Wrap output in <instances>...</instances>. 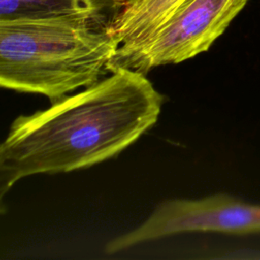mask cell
<instances>
[{"mask_svg": "<svg viewBox=\"0 0 260 260\" xmlns=\"http://www.w3.org/2000/svg\"><path fill=\"white\" fill-rule=\"evenodd\" d=\"M146 230L153 239L193 232L260 234V204L229 194L170 199L147 217Z\"/></svg>", "mask_w": 260, "mask_h": 260, "instance_id": "cell-4", "label": "cell"}, {"mask_svg": "<svg viewBox=\"0 0 260 260\" xmlns=\"http://www.w3.org/2000/svg\"><path fill=\"white\" fill-rule=\"evenodd\" d=\"M248 0H189L150 38L117 60L140 72L177 64L206 52Z\"/></svg>", "mask_w": 260, "mask_h": 260, "instance_id": "cell-3", "label": "cell"}, {"mask_svg": "<svg viewBox=\"0 0 260 260\" xmlns=\"http://www.w3.org/2000/svg\"><path fill=\"white\" fill-rule=\"evenodd\" d=\"M101 16L65 12L0 18V84L51 103L111 72L118 44Z\"/></svg>", "mask_w": 260, "mask_h": 260, "instance_id": "cell-2", "label": "cell"}, {"mask_svg": "<svg viewBox=\"0 0 260 260\" xmlns=\"http://www.w3.org/2000/svg\"><path fill=\"white\" fill-rule=\"evenodd\" d=\"M162 104L145 73L114 66L80 91L18 116L0 144L1 198L22 178L68 173L118 155L156 123Z\"/></svg>", "mask_w": 260, "mask_h": 260, "instance_id": "cell-1", "label": "cell"}, {"mask_svg": "<svg viewBox=\"0 0 260 260\" xmlns=\"http://www.w3.org/2000/svg\"><path fill=\"white\" fill-rule=\"evenodd\" d=\"M189 0H127L107 22L119 48L114 63L168 22Z\"/></svg>", "mask_w": 260, "mask_h": 260, "instance_id": "cell-5", "label": "cell"}, {"mask_svg": "<svg viewBox=\"0 0 260 260\" xmlns=\"http://www.w3.org/2000/svg\"><path fill=\"white\" fill-rule=\"evenodd\" d=\"M109 1L111 0H0V18L65 12H80L101 16L102 8Z\"/></svg>", "mask_w": 260, "mask_h": 260, "instance_id": "cell-6", "label": "cell"}]
</instances>
